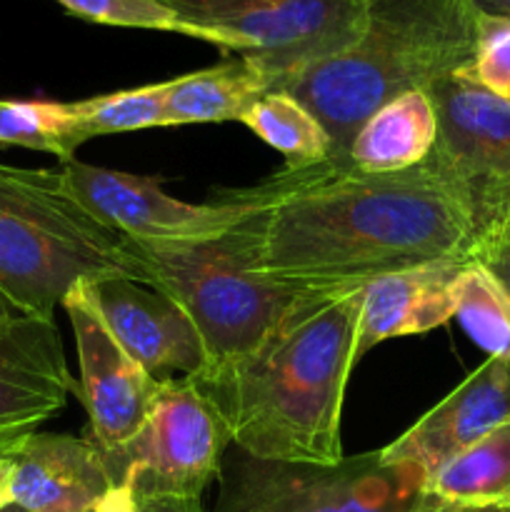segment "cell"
Masks as SVG:
<instances>
[{
    "mask_svg": "<svg viewBox=\"0 0 510 512\" xmlns=\"http://www.w3.org/2000/svg\"><path fill=\"white\" fill-rule=\"evenodd\" d=\"M245 215L255 268L305 293H345L370 280L433 263H470L473 220L428 163L368 175L320 163L280 170L248 188Z\"/></svg>",
    "mask_w": 510,
    "mask_h": 512,
    "instance_id": "obj_1",
    "label": "cell"
},
{
    "mask_svg": "<svg viewBox=\"0 0 510 512\" xmlns=\"http://www.w3.org/2000/svg\"><path fill=\"white\" fill-rule=\"evenodd\" d=\"M363 293H308L243 358L193 375L240 453L293 465L343 463L345 385Z\"/></svg>",
    "mask_w": 510,
    "mask_h": 512,
    "instance_id": "obj_2",
    "label": "cell"
},
{
    "mask_svg": "<svg viewBox=\"0 0 510 512\" xmlns=\"http://www.w3.org/2000/svg\"><path fill=\"white\" fill-rule=\"evenodd\" d=\"M475 45L473 0H375L363 35L348 50L290 75L273 90H285L313 110L333 143L328 163L345 168L350 140L375 110L465 73Z\"/></svg>",
    "mask_w": 510,
    "mask_h": 512,
    "instance_id": "obj_3",
    "label": "cell"
},
{
    "mask_svg": "<svg viewBox=\"0 0 510 512\" xmlns=\"http://www.w3.org/2000/svg\"><path fill=\"white\" fill-rule=\"evenodd\" d=\"M148 285L130 238L95 218L60 168L0 163V293L20 315L53 320L78 283Z\"/></svg>",
    "mask_w": 510,
    "mask_h": 512,
    "instance_id": "obj_4",
    "label": "cell"
},
{
    "mask_svg": "<svg viewBox=\"0 0 510 512\" xmlns=\"http://www.w3.org/2000/svg\"><path fill=\"white\" fill-rule=\"evenodd\" d=\"M243 220L228 233L205 240H130V250L148 273V288L180 305L198 330L208 355L205 368L253 353L285 313L308 295L265 278L255 268L253 238Z\"/></svg>",
    "mask_w": 510,
    "mask_h": 512,
    "instance_id": "obj_5",
    "label": "cell"
},
{
    "mask_svg": "<svg viewBox=\"0 0 510 512\" xmlns=\"http://www.w3.org/2000/svg\"><path fill=\"white\" fill-rule=\"evenodd\" d=\"M245 455V453H243ZM428 478L410 463L378 453L330 465H293L240 458L223 478L213 512H443Z\"/></svg>",
    "mask_w": 510,
    "mask_h": 512,
    "instance_id": "obj_6",
    "label": "cell"
},
{
    "mask_svg": "<svg viewBox=\"0 0 510 512\" xmlns=\"http://www.w3.org/2000/svg\"><path fill=\"white\" fill-rule=\"evenodd\" d=\"M180 18L220 33L230 53L273 88L348 50L363 35L375 0H163Z\"/></svg>",
    "mask_w": 510,
    "mask_h": 512,
    "instance_id": "obj_7",
    "label": "cell"
},
{
    "mask_svg": "<svg viewBox=\"0 0 510 512\" xmlns=\"http://www.w3.org/2000/svg\"><path fill=\"white\" fill-rule=\"evenodd\" d=\"M228 425L190 378L163 380L138 433L100 448L113 488L140 498L200 500L223 473Z\"/></svg>",
    "mask_w": 510,
    "mask_h": 512,
    "instance_id": "obj_8",
    "label": "cell"
},
{
    "mask_svg": "<svg viewBox=\"0 0 510 512\" xmlns=\"http://www.w3.org/2000/svg\"><path fill=\"white\" fill-rule=\"evenodd\" d=\"M428 93L438 138L425 163L460 195L478 248L510 238V100L465 73L438 80Z\"/></svg>",
    "mask_w": 510,
    "mask_h": 512,
    "instance_id": "obj_9",
    "label": "cell"
},
{
    "mask_svg": "<svg viewBox=\"0 0 510 512\" xmlns=\"http://www.w3.org/2000/svg\"><path fill=\"white\" fill-rule=\"evenodd\" d=\"M70 193L108 228L138 243H188L228 233L253 210L248 188L225 190L210 203H185L148 175L88 165L78 158L60 163Z\"/></svg>",
    "mask_w": 510,
    "mask_h": 512,
    "instance_id": "obj_10",
    "label": "cell"
},
{
    "mask_svg": "<svg viewBox=\"0 0 510 512\" xmlns=\"http://www.w3.org/2000/svg\"><path fill=\"white\" fill-rule=\"evenodd\" d=\"M63 308L78 345V398L88 410V438L98 448H115L145 423L160 383L105 328L83 285L65 295Z\"/></svg>",
    "mask_w": 510,
    "mask_h": 512,
    "instance_id": "obj_11",
    "label": "cell"
},
{
    "mask_svg": "<svg viewBox=\"0 0 510 512\" xmlns=\"http://www.w3.org/2000/svg\"><path fill=\"white\" fill-rule=\"evenodd\" d=\"M105 328L125 353L158 383L203 373L208 365L203 340L180 305L168 295L128 278L80 283Z\"/></svg>",
    "mask_w": 510,
    "mask_h": 512,
    "instance_id": "obj_12",
    "label": "cell"
},
{
    "mask_svg": "<svg viewBox=\"0 0 510 512\" xmlns=\"http://www.w3.org/2000/svg\"><path fill=\"white\" fill-rule=\"evenodd\" d=\"M78 395L55 320L0 325V448L18 445Z\"/></svg>",
    "mask_w": 510,
    "mask_h": 512,
    "instance_id": "obj_13",
    "label": "cell"
},
{
    "mask_svg": "<svg viewBox=\"0 0 510 512\" xmlns=\"http://www.w3.org/2000/svg\"><path fill=\"white\" fill-rule=\"evenodd\" d=\"M510 418V360L488 358L448 398L380 450L388 463H410L433 478L445 463Z\"/></svg>",
    "mask_w": 510,
    "mask_h": 512,
    "instance_id": "obj_14",
    "label": "cell"
},
{
    "mask_svg": "<svg viewBox=\"0 0 510 512\" xmlns=\"http://www.w3.org/2000/svg\"><path fill=\"white\" fill-rule=\"evenodd\" d=\"M13 458V503L25 512H95L113 488L88 435L33 433L15 445Z\"/></svg>",
    "mask_w": 510,
    "mask_h": 512,
    "instance_id": "obj_15",
    "label": "cell"
},
{
    "mask_svg": "<svg viewBox=\"0 0 510 512\" xmlns=\"http://www.w3.org/2000/svg\"><path fill=\"white\" fill-rule=\"evenodd\" d=\"M463 265H420L363 285L355 360L385 340L430 333L455 318V280Z\"/></svg>",
    "mask_w": 510,
    "mask_h": 512,
    "instance_id": "obj_16",
    "label": "cell"
},
{
    "mask_svg": "<svg viewBox=\"0 0 510 512\" xmlns=\"http://www.w3.org/2000/svg\"><path fill=\"white\" fill-rule=\"evenodd\" d=\"M438 138V115L428 90H415L375 110L350 140L345 168L403 173L423 163Z\"/></svg>",
    "mask_w": 510,
    "mask_h": 512,
    "instance_id": "obj_17",
    "label": "cell"
},
{
    "mask_svg": "<svg viewBox=\"0 0 510 512\" xmlns=\"http://www.w3.org/2000/svg\"><path fill=\"white\" fill-rule=\"evenodd\" d=\"M270 90V80L248 60L235 55L213 68L170 78L165 90V123H240L250 105Z\"/></svg>",
    "mask_w": 510,
    "mask_h": 512,
    "instance_id": "obj_18",
    "label": "cell"
},
{
    "mask_svg": "<svg viewBox=\"0 0 510 512\" xmlns=\"http://www.w3.org/2000/svg\"><path fill=\"white\" fill-rule=\"evenodd\" d=\"M428 493L448 505H510V418L470 445L428 480Z\"/></svg>",
    "mask_w": 510,
    "mask_h": 512,
    "instance_id": "obj_19",
    "label": "cell"
},
{
    "mask_svg": "<svg viewBox=\"0 0 510 512\" xmlns=\"http://www.w3.org/2000/svg\"><path fill=\"white\" fill-rule=\"evenodd\" d=\"M285 158V170H308L330 160L333 143L325 125L285 90H270L240 120Z\"/></svg>",
    "mask_w": 510,
    "mask_h": 512,
    "instance_id": "obj_20",
    "label": "cell"
},
{
    "mask_svg": "<svg viewBox=\"0 0 510 512\" xmlns=\"http://www.w3.org/2000/svg\"><path fill=\"white\" fill-rule=\"evenodd\" d=\"M165 90H168V80L68 103L70 145L75 153L80 145L93 138L145 128H165L168 125L165 123Z\"/></svg>",
    "mask_w": 510,
    "mask_h": 512,
    "instance_id": "obj_21",
    "label": "cell"
},
{
    "mask_svg": "<svg viewBox=\"0 0 510 512\" xmlns=\"http://www.w3.org/2000/svg\"><path fill=\"white\" fill-rule=\"evenodd\" d=\"M455 318L488 358L510 360V293L478 260L455 280Z\"/></svg>",
    "mask_w": 510,
    "mask_h": 512,
    "instance_id": "obj_22",
    "label": "cell"
},
{
    "mask_svg": "<svg viewBox=\"0 0 510 512\" xmlns=\"http://www.w3.org/2000/svg\"><path fill=\"white\" fill-rule=\"evenodd\" d=\"M0 148H28L75 158L70 145V108L53 100H0Z\"/></svg>",
    "mask_w": 510,
    "mask_h": 512,
    "instance_id": "obj_23",
    "label": "cell"
},
{
    "mask_svg": "<svg viewBox=\"0 0 510 512\" xmlns=\"http://www.w3.org/2000/svg\"><path fill=\"white\" fill-rule=\"evenodd\" d=\"M55 3L63 5L75 18L90 20V23L188 35V38L205 40V43H213L230 53V45L223 35L188 23L163 0H55Z\"/></svg>",
    "mask_w": 510,
    "mask_h": 512,
    "instance_id": "obj_24",
    "label": "cell"
},
{
    "mask_svg": "<svg viewBox=\"0 0 510 512\" xmlns=\"http://www.w3.org/2000/svg\"><path fill=\"white\" fill-rule=\"evenodd\" d=\"M465 75L510 100V15L478 13V45Z\"/></svg>",
    "mask_w": 510,
    "mask_h": 512,
    "instance_id": "obj_25",
    "label": "cell"
},
{
    "mask_svg": "<svg viewBox=\"0 0 510 512\" xmlns=\"http://www.w3.org/2000/svg\"><path fill=\"white\" fill-rule=\"evenodd\" d=\"M475 260L483 263L510 293V238H498L490 240V243H483L478 248V253H475Z\"/></svg>",
    "mask_w": 510,
    "mask_h": 512,
    "instance_id": "obj_26",
    "label": "cell"
},
{
    "mask_svg": "<svg viewBox=\"0 0 510 512\" xmlns=\"http://www.w3.org/2000/svg\"><path fill=\"white\" fill-rule=\"evenodd\" d=\"M135 500H138V512H208L200 500L140 498V495H135Z\"/></svg>",
    "mask_w": 510,
    "mask_h": 512,
    "instance_id": "obj_27",
    "label": "cell"
},
{
    "mask_svg": "<svg viewBox=\"0 0 510 512\" xmlns=\"http://www.w3.org/2000/svg\"><path fill=\"white\" fill-rule=\"evenodd\" d=\"M25 440V438H23ZM15 445L0 448V512L13 505V473H15Z\"/></svg>",
    "mask_w": 510,
    "mask_h": 512,
    "instance_id": "obj_28",
    "label": "cell"
},
{
    "mask_svg": "<svg viewBox=\"0 0 510 512\" xmlns=\"http://www.w3.org/2000/svg\"><path fill=\"white\" fill-rule=\"evenodd\" d=\"M95 512H138V500L130 488H110Z\"/></svg>",
    "mask_w": 510,
    "mask_h": 512,
    "instance_id": "obj_29",
    "label": "cell"
},
{
    "mask_svg": "<svg viewBox=\"0 0 510 512\" xmlns=\"http://www.w3.org/2000/svg\"><path fill=\"white\" fill-rule=\"evenodd\" d=\"M473 5L485 15H510V0H473Z\"/></svg>",
    "mask_w": 510,
    "mask_h": 512,
    "instance_id": "obj_30",
    "label": "cell"
},
{
    "mask_svg": "<svg viewBox=\"0 0 510 512\" xmlns=\"http://www.w3.org/2000/svg\"><path fill=\"white\" fill-rule=\"evenodd\" d=\"M443 512H510V505H485V508H468V505H450Z\"/></svg>",
    "mask_w": 510,
    "mask_h": 512,
    "instance_id": "obj_31",
    "label": "cell"
},
{
    "mask_svg": "<svg viewBox=\"0 0 510 512\" xmlns=\"http://www.w3.org/2000/svg\"><path fill=\"white\" fill-rule=\"evenodd\" d=\"M13 318H20V313L13 308V305L8 303V298H5V295L0 293V325L10 323V320H13Z\"/></svg>",
    "mask_w": 510,
    "mask_h": 512,
    "instance_id": "obj_32",
    "label": "cell"
},
{
    "mask_svg": "<svg viewBox=\"0 0 510 512\" xmlns=\"http://www.w3.org/2000/svg\"><path fill=\"white\" fill-rule=\"evenodd\" d=\"M3 512H25V510L20 508V505H15V503H13V505H8V508H5Z\"/></svg>",
    "mask_w": 510,
    "mask_h": 512,
    "instance_id": "obj_33",
    "label": "cell"
}]
</instances>
